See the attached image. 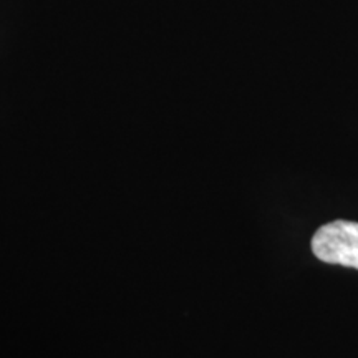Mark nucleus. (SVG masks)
Returning a JSON list of instances; mask_svg holds the SVG:
<instances>
[{
    "mask_svg": "<svg viewBox=\"0 0 358 358\" xmlns=\"http://www.w3.org/2000/svg\"><path fill=\"white\" fill-rule=\"evenodd\" d=\"M312 252L327 264L358 268V222L334 221L317 229Z\"/></svg>",
    "mask_w": 358,
    "mask_h": 358,
    "instance_id": "f257e3e1",
    "label": "nucleus"
}]
</instances>
